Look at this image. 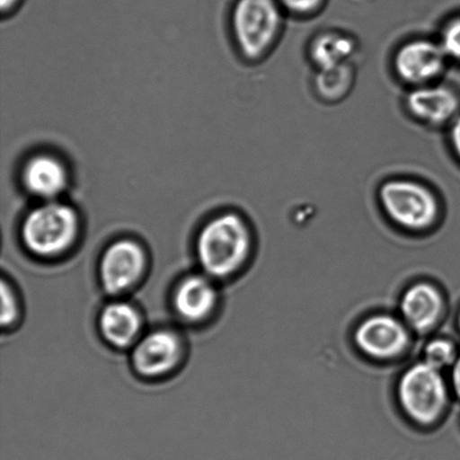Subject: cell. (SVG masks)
Listing matches in <instances>:
<instances>
[{"instance_id": "6da1fadb", "label": "cell", "mask_w": 460, "mask_h": 460, "mask_svg": "<svg viewBox=\"0 0 460 460\" xmlns=\"http://www.w3.org/2000/svg\"><path fill=\"white\" fill-rule=\"evenodd\" d=\"M378 207L396 228L407 233L430 232L444 216L438 192L422 180L396 175L385 180L376 190Z\"/></svg>"}, {"instance_id": "7a4b0ae2", "label": "cell", "mask_w": 460, "mask_h": 460, "mask_svg": "<svg viewBox=\"0 0 460 460\" xmlns=\"http://www.w3.org/2000/svg\"><path fill=\"white\" fill-rule=\"evenodd\" d=\"M252 247V230L245 218L236 213L218 215L198 234V263L208 277L227 279L250 259Z\"/></svg>"}, {"instance_id": "3957f363", "label": "cell", "mask_w": 460, "mask_h": 460, "mask_svg": "<svg viewBox=\"0 0 460 460\" xmlns=\"http://www.w3.org/2000/svg\"><path fill=\"white\" fill-rule=\"evenodd\" d=\"M450 391L443 372L421 360L402 373L396 396L409 420L427 428L434 426L447 411Z\"/></svg>"}, {"instance_id": "277c9868", "label": "cell", "mask_w": 460, "mask_h": 460, "mask_svg": "<svg viewBox=\"0 0 460 460\" xmlns=\"http://www.w3.org/2000/svg\"><path fill=\"white\" fill-rule=\"evenodd\" d=\"M233 34L246 60H263L277 47L284 30V12L277 0H237Z\"/></svg>"}, {"instance_id": "5b68a950", "label": "cell", "mask_w": 460, "mask_h": 460, "mask_svg": "<svg viewBox=\"0 0 460 460\" xmlns=\"http://www.w3.org/2000/svg\"><path fill=\"white\" fill-rule=\"evenodd\" d=\"M80 232V220L71 206L56 200L44 202L27 214L21 227L26 250L52 259L70 250Z\"/></svg>"}, {"instance_id": "8992f818", "label": "cell", "mask_w": 460, "mask_h": 460, "mask_svg": "<svg viewBox=\"0 0 460 460\" xmlns=\"http://www.w3.org/2000/svg\"><path fill=\"white\" fill-rule=\"evenodd\" d=\"M450 62L438 39L414 36L395 48L391 58L392 72L405 88L439 83Z\"/></svg>"}, {"instance_id": "52a82bcc", "label": "cell", "mask_w": 460, "mask_h": 460, "mask_svg": "<svg viewBox=\"0 0 460 460\" xmlns=\"http://www.w3.org/2000/svg\"><path fill=\"white\" fill-rule=\"evenodd\" d=\"M354 344L363 355L377 362H391L405 354L411 331L401 318L387 314L369 315L354 332Z\"/></svg>"}, {"instance_id": "ba28073f", "label": "cell", "mask_w": 460, "mask_h": 460, "mask_svg": "<svg viewBox=\"0 0 460 460\" xmlns=\"http://www.w3.org/2000/svg\"><path fill=\"white\" fill-rule=\"evenodd\" d=\"M403 108L423 128L446 130L460 115V93L445 80L410 88L403 97Z\"/></svg>"}, {"instance_id": "9c48e42d", "label": "cell", "mask_w": 460, "mask_h": 460, "mask_svg": "<svg viewBox=\"0 0 460 460\" xmlns=\"http://www.w3.org/2000/svg\"><path fill=\"white\" fill-rule=\"evenodd\" d=\"M147 256L141 243L123 238L111 243L99 261V279L111 296H123L141 281L146 273Z\"/></svg>"}, {"instance_id": "30bf717a", "label": "cell", "mask_w": 460, "mask_h": 460, "mask_svg": "<svg viewBox=\"0 0 460 460\" xmlns=\"http://www.w3.org/2000/svg\"><path fill=\"white\" fill-rule=\"evenodd\" d=\"M183 342L170 329H156L139 338L133 346L132 364L135 372L146 378L168 376L180 364Z\"/></svg>"}, {"instance_id": "8fae6325", "label": "cell", "mask_w": 460, "mask_h": 460, "mask_svg": "<svg viewBox=\"0 0 460 460\" xmlns=\"http://www.w3.org/2000/svg\"><path fill=\"white\" fill-rule=\"evenodd\" d=\"M399 308L401 319L410 331L426 335L438 326L445 315V296L434 284L414 283L403 292Z\"/></svg>"}, {"instance_id": "7c38bea8", "label": "cell", "mask_w": 460, "mask_h": 460, "mask_svg": "<svg viewBox=\"0 0 460 460\" xmlns=\"http://www.w3.org/2000/svg\"><path fill=\"white\" fill-rule=\"evenodd\" d=\"M215 281L202 273L188 275L178 283L173 291L172 305L180 319L199 323L213 314L219 300Z\"/></svg>"}, {"instance_id": "4fadbf2b", "label": "cell", "mask_w": 460, "mask_h": 460, "mask_svg": "<svg viewBox=\"0 0 460 460\" xmlns=\"http://www.w3.org/2000/svg\"><path fill=\"white\" fill-rule=\"evenodd\" d=\"M98 326L108 344L116 349H128L142 337L143 319L137 306L128 301L116 300L103 306Z\"/></svg>"}, {"instance_id": "5bb4252c", "label": "cell", "mask_w": 460, "mask_h": 460, "mask_svg": "<svg viewBox=\"0 0 460 460\" xmlns=\"http://www.w3.org/2000/svg\"><path fill=\"white\" fill-rule=\"evenodd\" d=\"M22 179L27 191L47 201L56 200L69 183L66 165L51 155L31 156L22 168Z\"/></svg>"}, {"instance_id": "9a60e30c", "label": "cell", "mask_w": 460, "mask_h": 460, "mask_svg": "<svg viewBox=\"0 0 460 460\" xmlns=\"http://www.w3.org/2000/svg\"><path fill=\"white\" fill-rule=\"evenodd\" d=\"M358 53V38L341 30L319 31L306 45V58L314 70L354 63Z\"/></svg>"}, {"instance_id": "2e32d148", "label": "cell", "mask_w": 460, "mask_h": 460, "mask_svg": "<svg viewBox=\"0 0 460 460\" xmlns=\"http://www.w3.org/2000/svg\"><path fill=\"white\" fill-rule=\"evenodd\" d=\"M358 79L354 63L314 71L313 90L318 101L337 105L349 97Z\"/></svg>"}, {"instance_id": "e0dca14e", "label": "cell", "mask_w": 460, "mask_h": 460, "mask_svg": "<svg viewBox=\"0 0 460 460\" xmlns=\"http://www.w3.org/2000/svg\"><path fill=\"white\" fill-rule=\"evenodd\" d=\"M459 351L455 342L448 338H434L425 346L422 360L439 371L452 368L458 358Z\"/></svg>"}, {"instance_id": "ac0fdd59", "label": "cell", "mask_w": 460, "mask_h": 460, "mask_svg": "<svg viewBox=\"0 0 460 460\" xmlns=\"http://www.w3.org/2000/svg\"><path fill=\"white\" fill-rule=\"evenodd\" d=\"M436 38L443 47L450 65L460 66V13L444 22Z\"/></svg>"}, {"instance_id": "d6986e66", "label": "cell", "mask_w": 460, "mask_h": 460, "mask_svg": "<svg viewBox=\"0 0 460 460\" xmlns=\"http://www.w3.org/2000/svg\"><path fill=\"white\" fill-rule=\"evenodd\" d=\"M2 306L3 328L13 326L20 317V305L15 291L4 279L2 282Z\"/></svg>"}, {"instance_id": "ffe728a7", "label": "cell", "mask_w": 460, "mask_h": 460, "mask_svg": "<svg viewBox=\"0 0 460 460\" xmlns=\"http://www.w3.org/2000/svg\"><path fill=\"white\" fill-rule=\"evenodd\" d=\"M284 13L299 18L314 16L322 11L324 0H277Z\"/></svg>"}, {"instance_id": "44dd1931", "label": "cell", "mask_w": 460, "mask_h": 460, "mask_svg": "<svg viewBox=\"0 0 460 460\" xmlns=\"http://www.w3.org/2000/svg\"><path fill=\"white\" fill-rule=\"evenodd\" d=\"M450 152L460 164V115L452 125L446 129Z\"/></svg>"}, {"instance_id": "7402d4cb", "label": "cell", "mask_w": 460, "mask_h": 460, "mask_svg": "<svg viewBox=\"0 0 460 460\" xmlns=\"http://www.w3.org/2000/svg\"><path fill=\"white\" fill-rule=\"evenodd\" d=\"M449 385L453 394L460 400V353L456 362H455L452 368H450Z\"/></svg>"}, {"instance_id": "603a6c76", "label": "cell", "mask_w": 460, "mask_h": 460, "mask_svg": "<svg viewBox=\"0 0 460 460\" xmlns=\"http://www.w3.org/2000/svg\"><path fill=\"white\" fill-rule=\"evenodd\" d=\"M18 2H20V0H0V4H2V11H11V9L16 6Z\"/></svg>"}, {"instance_id": "cb8c5ba5", "label": "cell", "mask_w": 460, "mask_h": 460, "mask_svg": "<svg viewBox=\"0 0 460 460\" xmlns=\"http://www.w3.org/2000/svg\"><path fill=\"white\" fill-rule=\"evenodd\" d=\"M457 327H458V331L460 332V310H459V314H458V317H457Z\"/></svg>"}]
</instances>
